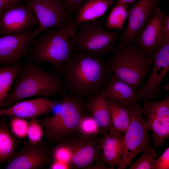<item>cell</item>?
<instances>
[{"mask_svg": "<svg viewBox=\"0 0 169 169\" xmlns=\"http://www.w3.org/2000/svg\"><path fill=\"white\" fill-rule=\"evenodd\" d=\"M50 148L46 142L36 144L25 141L22 148L7 161V169H38L49 164Z\"/></svg>", "mask_w": 169, "mask_h": 169, "instance_id": "obj_11", "label": "cell"}, {"mask_svg": "<svg viewBox=\"0 0 169 169\" xmlns=\"http://www.w3.org/2000/svg\"><path fill=\"white\" fill-rule=\"evenodd\" d=\"M144 126L152 131L154 144L163 145L169 138V96L161 100L144 102Z\"/></svg>", "mask_w": 169, "mask_h": 169, "instance_id": "obj_10", "label": "cell"}, {"mask_svg": "<svg viewBox=\"0 0 169 169\" xmlns=\"http://www.w3.org/2000/svg\"><path fill=\"white\" fill-rule=\"evenodd\" d=\"M161 0H139L129 8L126 28L119 38L121 43L131 44L155 13Z\"/></svg>", "mask_w": 169, "mask_h": 169, "instance_id": "obj_15", "label": "cell"}, {"mask_svg": "<svg viewBox=\"0 0 169 169\" xmlns=\"http://www.w3.org/2000/svg\"><path fill=\"white\" fill-rule=\"evenodd\" d=\"M98 136H87L76 133L64 139L71 146L72 169H87L101 159L102 149Z\"/></svg>", "mask_w": 169, "mask_h": 169, "instance_id": "obj_14", "label": "cell"}, {"mask_svg": "<svg viewBox=\"0 0 169 169\" xmlns=\"http://www.w3.org/2000/svg\"><path fill=\"white\" fill-rule=\"evenodd\" d=\"M169 169V147L165 150L162 154L154 161L152 169Z\"/></svg>", "mask_w": 169, "mask_h": 169, "instance_id": "obj_31", "label": "cell"}, {"mask_svg": "<svg viewBox=\"0 0 169 169\" xmlns=\"http://www.w3.org/2000/svg\"><path fill=\"white\" fill-rule=\"evenodd\" d=\"M38 35L34 28L21 34L0 36V66L21 65V58L28 53Z\"/></svg>", "mask_w": 169, "mask_h": 169, "instance_id": "obj_12", "label": "cell"}, {"mask_svg": "<svg viewBox=\"0 0 169 169\" xmlns=\"http://www.w3.org/2000/svg\"><path fill=\"white\" fill-rule=\"evenodd\" d=\"M102 149L100 158L110 167L119 165L125 149V136L111 131L98 138Z\"/></svg>", "mask_w": 169, "mask_h": 169, "instance_id": "obj_19", "label": "cell"}, {"mask_svg": "<svg viewBox=\"0 0 169 169\" xmlns=\"http://www.w3.org/2000/svg\"><path fill=\"white\" fill-rule=\"evenodd\" d=\"M95 164L88 167L86 169H110L106 166L105 163L101 159L95 161Z\"/></svg>", "mask_w": 169, "mask_h": 169, "instance_id": "obj_36", "label": "cell"}, {"mask_svg": "<svg viewBox=\"0 0 169 169\" xmlns=\"http://www.w3.org/2000/svg\"><path fill=\"white\" fill-rule=\"evenodd\" d=\"M27 136L31 143L36 144L42 141L43 129L37 118L30 119L29 121Z\"/></svg>", "mask_w": 169, "mask_h": 169, "instance_id": "obj_29", "label": "cell"}, {"mask_svg": "<svg viewBox=\"0 0 169 169\" xmlns=\"http://www.w3.org/2000/svg\"><path fill=\"white\" fill-rule=\"evenodd\" d=\"M151 56L152 72L145 84L137 91L141 102L153 99L161 92V83L169 70V40L162 41Z\"/></svg>", "mask_w": 169, "mask_h": 169, "instance_id": "obj_9", "label": "cell"}, {"mask_svg": "<svg viewBox=\"0 0 169 169\" xmlns=\"http://www.w3.org/2000/svg\"><path fill=\"white\" fill-rule=\"evenodd\" d=\"M23 2L34 13L39 24L37 28L39 34L52 27L60 29L74 21L62 0H24Z\"/></svg>", "mask_w": 169, "mask_h": 169, "instance_id": "obj_8", "label": "cell"}, {"mask_svg": "<svg viewBox=\"0 0 169 169\" xmlns=\"http://www.w3.org/2000/svg\"><path fill=\"white\" fill-rule=\"evenodd\" d=\"M58 103L57 100H51L44 97L19 101L6 109L0 110V115L25 119L37 118L53 111Z\"/></svg>", "mask_w": 169, "mask_h": 169, "instance_id": "obj_17", "label": "cell"}, {"mask_svg": "<svg viewBox=\"0 0 169 169\" xmlns=\"http://www.w3.org/2000/svg\"><path fill=\"white\" fill-rule=\"evenodd\" d=\"M64 90L83 100L92 97L107 84L110 73L101 58L76 51L70 60L56 69Z\"/></svg>", "mask_w": 169, "mask_h": 169, "instance_id": "obj_1", "label": "cell"}, {"mask_svg": "<svg viewBox=\"0 0 169 169\" xmlns=\"http://www.w3.org/2000/svg\"><path fill=\"white\" fill-rule=\"evenodd\" d=\"M49 169H72L69 164L56 161L51 160L49 165Z\"/></svg>", "mask_w": 169, "mask_h": 169, "instance_id": "obj_34", "label": "cell"}, {"mask_svg": "<svg viewBox=\"0 0 169 169\" xmlns=\"http://www.w3.org/2000/svg\"><path fill=\"white\" fill-rule=\"evenodd\" d=\"M165 12L158 7L144 28L134 41V44L146 54L152 55L159 47L164 36Z\"/></svg>", "mask_w": 169, "mask_h": 169, "instance_id": "obj_16", "label": "cell"}, {"mask_svg": "<svg viewBox=\"0 0 169 169\" xmlns=\"http://www.w3.org/2000/svg\"><path fill=\"white\" fill-rule=\"evenodd\" d=\"M102 22L95 19L80 23L79 31L71 34L69 41L76 51L86 52L100 58L112 53L115 43L121 35L116 32H109L102 27Z\"/></svg>", "mask_w": 169, "mask_h": 169, "instance_id": "obj_6", "label": "cell"}, {"mask_svg": "<svg viewBox=\"0 0 169 169\" xmlns=\"http://www.w3.org/2000/svg\"><path fill=\"white\" fill-rule=\"evenodd\" d=\"M129 5L118 0L106 19L105 28L108 30L117 29L123 31L124 22L129 15Z\"/></svg>", "mask_w": 169, "mask_h": 169, "instance_id": "obj_24", "label": "cell"}, {"mask_svg": "<svg viewBox=\"0 0 169 169\" xmlns=\"http://www.w3.org/2000/svg\"><path fill=\"white\" fill-rule=\"evenodd\" d=\"M38 23L29 5L22 3L5 10L0 16V36L23 34Z\"/></svg>", "mask_w": 169, "mask_h": 169, "instance_id": "obj_13", "label": "cell"}, {"mask_svg": "<svg viewBox=\"0 0 169 169\" xmlns=\"http://www.w3.org/2000/svg\"><path fill=\"white\" fill-rule=\"evenodd\" d=\"M84 107L89 111L103 135L108 133L112 129L110 116L108 100L103 89L94 96L87 99Z\"/></svg>", "mask_w": 169, "mask_h": 169, "instance_id": "obj_20", "label": "cell"}, {"mask_svg": "<svg viewBox=\"0 0 169 169\" xmlns=\"http://www.w3.org/2000/svg\"><path fill=\"white\" fill-rule=\"evenodd\" d=\"M20 139L12 131L9 123L0 119V164L10 159L16 151Z\"/></svg>", "mask_w": 169, "mask_h": 169, "instance_id": "obj_22", "label": "cell"}, {"mask_svg": "<svg viewBox=\"0 0 169 169\" xmlns=\"http://www.w3.org/2000/svg\"><path fill=\"white\" fill-rule=\"evenodd\" d=\"M106 62L109 72L137 91L152 67L151 55L132 44L121 43Z\"/></svg>", "mask_w": 169, "mask_h": 169, "instance_id": "obj_4", "label": "cell"}, {"mask_svg": "<svg viewBox=\"0 0 169 169\" xmlns=\"http://www.w3.org/2000/svg\"><path fill=\"white\" fill-rule=\"evenodd\" d=\"M24 0H0V16L7 9L21 3Z\"/></svg>", "mask_w": 169, "mask_h": 169, "instance_id": "obj_33", "label": "cell"}, {"mask_svg": "<svg viewBox=\"0 0 169 169\" xmlns=\"http://www.w3.org/2000/svg\"><path fill=\"white\" fill-rule=\"evenodd\" d=\"M115 4L113 0H87L78 10L74 21L79 23L95 20L103 16L108 8Z\"/></svg>", "mask_w": 169, "mask_h": 169, "instance_id": "obj_21", "label": "cell"}, {"mask_svg": "<svg viewBox=\"0 0 169 169\" xmlns=\"http://www.w3.org/2000/svg\"><path fill=\"white\" fill-rule=\"evenodd\" d=\"M164 36L162 41L169 40V16L166 15L164 26Z\"/></svg>", "mask_w": 169, "mask_h": 169, "instance_id": "obj_35", "label": "cell"}, {"mask_svg": "<svg viewBox=\"0 0 169 169\" xmlns=\"http://www.w3.org/2000/svg\"><path fill=\"white\" fill-rule=\"evenodd\" d=\"M15 80L12 90L8 94L0 110L26 98L60 95L64 90L61 78L57 74L44 71L40 64L30 59L21 65Z\"/></svg>", "mask_w": 169, "mask_h": 169, "instance_id": "obj_2", "label": "cell"}, {"mask_svg": "<svg viewBox=\"0 0 169 169\" xmlns=\"http://www.w3.org/2000/svg\"><path fill=\"white\" fill-rule=\"evenodd\" d=\"M107 100L110 116L112 125L111 131L125 133L130 122L128 106L120 105L109 99Z\"/></svg>", "mask_w": 169, "mask_h": 169, "instance_id": "obj_23", "label": "cell"}, {"mask_svg": "<svg viewBox=\"0 0 169 169\" xmlns=\"http://www.w3.org/2000/svg\"><path fill=\"white\" fill-rule=\"evenodd\" d=\"M122 2L128 4L129 5L135 3L136 0H119Z\"/></svg>", "mask_w": 169, "mask_h": 169, "instance_id": "obj_37", "label": "cell"}, {"mask_svg": "<svg viewBox=\"0 0 169 169\" xmlns=\"http://www.w3.org/2000/svg\"><path fill=\"white\" fill-rule=\"evenodd\" d=\"M74 21L63 25L58 30H46L32 44L30 59L40 64L49 63L54 72L72 58L74 49L69 41L70 35L79 28Z\"/></svg>", "mask_w": 169, "mask_h": 169, "instance_id": "obj_3", "label": "cell"}, {"mask_svg": "<svg viewBox=\"0 0 169 169\" xmlns=\"http://www.w3.org/2000/svg\"><path fill=\"white\" fill-rule=\"evenodd\" d=\"M20 66H0V110L16 79Z\"/></svg>", "mask_w": 169, "mask_h": 169, "instance_id": "obj_25", "label": "cell"}, {"mask_svg": "<svg viewBox=\"0 0 169 169\" xmlns=\"http://www.w3.org/2000/svg\"><path fill=\"white\" fill-rule=\"evenodd\" d=\"M60 95L59 109L50 117L38 120L43 129L44 136L50 144L57 143L75 134L84 114V100L65 90Z\"/></svg>", "mask_w": 169, "mask_h": 169, "instance_id": "obj_5", "label": "cell"}, {"mask_svg": "<svg viewBox=\"0 0 169 169\" xmlns=\"http://www.w3.org/2000/svg\"><path fill=\"white\" fill-rule=\"evenodd\" d=\"M56 143L54 146L50 148L51 160L62 161L71 165L73 154L71 146L64 139Z\"/></svg>", "mask_w": 169, "mask_h": 169, "instance_id": "obj_26", "label": "cell"}, {"mask_svg": "<svg viewBox=\"0 0 169 169\" xmlns=\"http://www.w3.org/2000/svg\"><path fill=\"white\" fill-rule=\"evenodd\" d=\"M14 134L19 139H24L27 136L29 121L26 119L12 117L9 122Z\"/></svg>", "mask_w": 169, "mask_h": 169, "instance_id": "obj_30", "label": "cell"}, {"mask_svg": "<svg viewBox=\"0 0 169 169\" xmlns=\"http://www.w3.org/2000/svg\"><path fill=\"white\" fill-rule=\"evenodd\" d=\"M103 90L107 99L120 105L129 106L140 100L138 92L113 73H110L109 80Z\"/></svg>", "mask_w": 169, "mask_h": 169, "instance_id": "obj_18", "label": "cell"}, {"mask_svg": "<svg viewBox=\"0 0 169 169\" xmlns=\"http://www.w3.org/2000/svg\"><path fill=\"white\" fill-rule=\"evenodd\" d=\"M157 156L156 150L151 146L146 151L143 152L139 159L135 161L130 169H152L155 158Z\"/></svg>", "mask_w": 169, "mask_h": 169, "instance_id": "obj_28", "label": "cell"}, {"mask_svg": "<svg viewBox=\"0 0 169 169\" xmlns=\"http://www.w3.org/2000/svg\"><path fill=\"white\" fill-rule=\"evenodd\" d=\"M76 133L87 136H98L99 134L103 135L92 117L90 115L84 114L79 123Z\"/></svg>", "mask_w": 169, "mask_h": 169, "instance_id": "obj_27", "label": "cell"}, {"mask_svg": "<svg viewBox=\"0 0 169 169\" xmlns=\"http://www.w3.org/2000/svg\"><path fill=\"white\" fill-rule=\"evenodd\" d=\"M65 6L72 14L77 13L83 3L87 0H62Z\"/></svg>", "mask_w": 169, "mask_h": 169, "instance_id": "obj_32", "label": "cell"}, {"mask_svg": "<svg viewBox=\"0 0 169 169\" xmlns=\"http://www.w3.org/2000/svg\"><path fill=\"white\" fill-rule=\"evenodd\" d=\"M128 108L130 122L124 135V150L117 169H125L131 166L135 157L146 151L150 146L149 130L144 126L143 109L138 103Z\"/></svg>", "mask_w": 169, "mask_h": 169, "instance_id": "obj_7", "label": "cell"}]
</instances>
